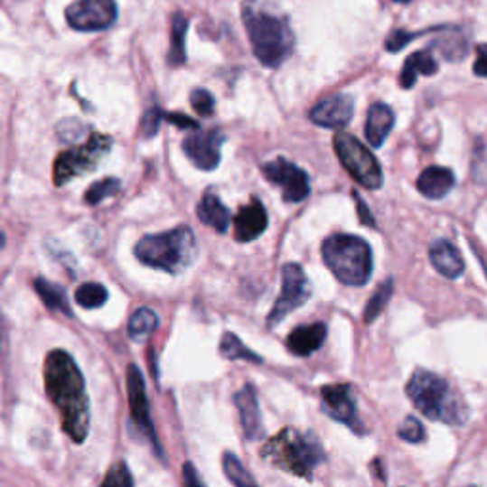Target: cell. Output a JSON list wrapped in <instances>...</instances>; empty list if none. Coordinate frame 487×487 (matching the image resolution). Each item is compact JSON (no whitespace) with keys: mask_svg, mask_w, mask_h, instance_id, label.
<instances>
[{"mask_svg":"<svg viewBox=\"0 0 487 487\" xmlns=\"http://www.w3.org/2000/svg\"><path fill=\"white\" fill-rule=\"evenodd\" d=\"M225 143V134L220 130H206L191 134L183 141V153L198 170L211 172L220 166L221 147Z\"/></svg>","mask_w":487,"mask_h":487,"instance_id":"obj_14","label":"cell"},{"mask_svg":"<svg viewBox=\"0 0 487 487\" xmlns=\"http://www.w3.org/2000/svg\"><path fill=\"white\" fill-rule=\"evenodd\" d=\"M46 394L61 415L65 435L82 444L89 430V398L84 375L65 351H52L44 362Z\"/></svg>","mask_w":487,"mask_h":487,"instance_id":"obj_1","label":"cell"},{"mask_svg":"<svg viewBox=\"0 0 487 487\" xmlns=\"http://www.w3.org/2000/svg\"><path fill=\"white\" fill-rule=\"evenodd\" d=\"M398 436L407 444H421L426 438V430L417 417L409 415V417H406L398 426Z\"/></svg>","mask_w":487,"mask_h":487,"instance_id":"obj_32","label":"cell"},{"mask_svg":"<svg viewBox=\"0 0 487 487\" xmlns=\"http://www.w3.org/2000/svg\"><path fill=\"white\" fill-rule=\"evenodd\" d=\"M436 73H438V61L435 60V56H432L430 50L413 52L402 67L400 86L404 89H411L415 86V82H417L419 75L432 77Z\"/></svg>","mask_w":487,"mask_h":487,"instance_id":"obj_22","label":"cell"},{"mask_svg":"<svg viewBox=\"0 0 487 487\" xmlns=\"http://www.w3.org/2000/svg\"><path fill=\"white\" fill-rule=\"evenodd\" d=\"M223 471L234 487H258L254 478H251V474L242 466L237 455L232 454L223 455Z\"/></svg>","mask_w":487,"mask_h":487,"instance_id":"obj_30","label":"cell"},{"mask_svg":"<svg viewBox=\"0 0 487 487\" xmlns=\"http://www.w3.org/2000/svg\"><path fill=\"white\" fill-rule=\"evenodd\" d=\"M333 149L345 168L356 182L371 191L383 187V170L373 153L354 136L339 132L333 139Z\"/></svg>","mask_w":487,"mask_h":487,"instance_id":"obj_8","label":"cell"},{"mask_svg":"<svg viewBox=\"0 0 487 487\" xmlns=\"http://www.w3.org/2000/svg\"><path fill=\"white\" fill-rule=\"evenodd\" d=\"M392 292H394V280L392 278H387L381 286L377 287L375 294L371 295L366 311H364V320L366 323H371L375 322L379 316H381V313L385 311V306L389 304L390 297H392Z\"/></svg>","mask_w":487,"mask_h":487,"instance_id":"obj_29","label":"cell"},{"mask_svg":"<svg viewBox=\"0 0 487 487\" xmlns=\"http://www.w3.org/2000/svg\"><path fill=\"white\" fill-rule=\"evenodd\" d=\"M322 407L337 423H342L354 430L356 435H362L364 426L360 425L358 409L354 400V390L351 385H326L320 390Z\"/></svg>","mask_w":487,"mask_h":487,"instance_id":"obj_13","label":"cell"},{"mask_svg":"<svg viewBox=\"0 0 487 487\" xmlns=\"http://www.w3.org/2000/svg\"><path fill=\"white\" fill-rule=\"evenodd\" d=\"M191 107L201 115V117H211L215 109V99L213 96L204 88H196L191 94Z\"/></svg>","mask_w":487,"mask_h":487,"instance_id":"obj_34","label":"cell"},{"mask_svg":"<svg viewBox=\"0 0 487 487\" xmlns=\"http://www.w3.org/2000/svg\"><path fill=\"white\" fill-rule=\"evenodd\" d=\"M34 290H37L41 301L48 306L50 311L61 313L65 316L73 314L69 297H67V294H65V290L61 286L53 284V282H50L46 278H37V280H34Z\"/></svg>","mask_w":487,"mask_h":487,"instance_id":"obj_24","label":"cell"},{"mask_svg":"<svg viewBox=\"0 0 487 487\" xmlns=\"http://www.w3.org/2000/svg\"><path fill=\"white\" fill-rule=\"evenodd\" d=\"M354 201H356V208H358L360 221H362V223L368 225V227H373V229H375V220H373V215H371L368 204L362 201V198H360L358 192H354Z\"/></svg>","mask_w":487,"mask_h":487,"instance_id":"obj_40","label":"cell"},{"mask_svg":"<svg viewBox=\"0 0 487 487\" xmlns=\"http://www.w3.org/2000/svg\"><path fill=\"white\" fill-rule=\"evenodd\" d=\"M323 263L347 286H364L373 273V254L366 240L352 234H333L322 244Z\"/></svg>","mask_w":487,"mask_h":487,"instance_id":"obj_6","label":"cell"},{"mask_svg":"<svg viewBox=\"0 0 487 487\" xmlns=\"http://www.w3.org/2000/svg\"><path fill=\"white\" fill-rule=\"evenodd\" d=\"M464 487H476V485H464Z\"/></svg>","mask_w":487,"mask_h":487,"instance_id":"obj_42","label":"cell"},{"mask_svg":"<svg viewBox=\"0 0 487 487\" xmlns=\"http://www.w3.org/2000/svg\"><path fill=\"white\" fill-rule=\"evenodd\" d=\"M113 139L103 134H92L82 145L61 153L53 162V183L58 187L73 182L75 177H82L94 172L101 160L111 153Z\"/></svg>","mask_w":487,"mask_h":487,"instance_id":"obj_7","label":"cell"},{"mask_svg":"<svg viewBox=\"0 0 487 487\" xmlns=\"http://www.w3.org/2000/svg\"><path fill=\"white\" fill-rule=\"evenodd\" d=\"M234 404L240 413V423L244 436L254 442L263 436V423H261V411H259V402L256 390L251 385H244L237 394H234Z\"/></svg>","mask_w":487,"mask_h":487,"instance_id":"obj_17","label":"cell"},{"mask_svg":"<svg viewBox=\"0 0 487 487\" xmlns=\"http://www.w3.org/2000/svg\"><path fill=\"white\" fill-rule=\"evenodd\" d=\"M428 258L432 267H435L444 278L457 280L464 275V259L455 244H451L445 239H438L430 244Z\"/></svg>","mask_w":487,"mask_h":487,"instance_id":"obj_18","label":"cell"},{"mask_svg":"<svg viewBox=\"0 0 487 487\" xmlns=\"http://www.w3.org/2000/svg\"><path fill=\"white\" fill-rule=\"evenodd\" d=\"M67 23L75 31L92 33L115 25L118 17L117 0H77L65 10Z\"/></svg>","mask_w":487,"mask_h":487,"instance_id":"obj_11","label":"cell"},{"mask_svg":"<svg viewBox=\"0 0 487 487\" xmlns=\"http://www.w3.org/2000/svg\"><path fill=\"white\" fill-rule=\"evenodd\" d=\"M394 111L385 103H373L368 111L366 122V139L371 147H383L389 134L394 128Z\"/></svg>","mask_w":487,"mask_h":487,"instance_id":"obj_21","label":"cell"},{"mask_svg":"<svg viewBox=\"0 0 487 487\" xmlns=\"http://www.w3.org/2000/svg\"><path fill=\"white\" fill-rule=\"evenodd\" d=\"M474 75L480 79H487V42L476 46V61H474Z\"/></svg>","mask_w":487,"mask_h":487,"instance_id":"obj_37","label":"cell"},{"mask_svg":"<svg viewBox=\"0 0 487 487\" xmlns=\"http://www.w3.org/2000/svg\"><path fill=\"white\" fill-rule=\"evenodd\" d=\"M242 22L248 29V39L251 42V50H254V56L261 65L276 69L290 58L295 39L286 20L246 6L242 10Z\"/></svg>","mask_w":487,"mask_h":487,"instance_id":"obj_5","label":"cell"},{"mask_svg":"<svg viewBox=\"0 0 487 487\" xmlns=\"http://www.w3.org/2000/svg\"><path fill=\"white\" fill-rule=\"evenodd\" d=\"M352 117H354V101L347 94H337L322 99L309 113V118L316 126L328 130L345 128V126L352 120Z\"/></svg>","mask_w":487,"mask_h":487,"instance_id":"obj_15","label":"cell"},{"mask_svg":"<svg viewBox=\"0 0 487 487\" xmlns=\"http://www.w3.org/2000/svg\"><path fill=\"white\" fill-rule=\"evenodd\" d=\"M407 398L426 419L445 425H464L468 407L461 396L438 373L417 370L406 385Z\"/></svg>","mask_w":487,"mask_h":487,"instance_id":"obj_2","label":"cell"},{"mask_svg":"<svg viewBox=\"0 0 487 487\" xmlns=\"http://www.w3.org/2000/svg\"><path fill=\"white\" fill-rule=\"evenodd\" d=\"M261 457L282 471L299 478H313L314 468L323 463L322 444L313 432H299L297 428H284L276 436L268 438L261 447Z\"/></svg>","mask_w":487,"mask_h":487,"instance_id":"obj_3","label":"cell"},{"mask_svg":"<svg viewBox=\"0 0 487 487\" xmlns=\"http://www.w3.org/2000/svg\"><path fill=\"white\" fill-rule=\"evenodd\" d=\"M392 3H396V5H409L411 0H392Z\"/></svg>","mask_w":487,"mask_h":487,"instance_id":"obj_41","label":"cell"},{"mask_svg":"<svg viewBox=\"0 0 487 487\" xmlns=\"http://www.w3.org/2000/svg\"><path fill=\"white\" fill-rule=\"evenodd\" d=\"M263 175L268 183L282 189V198L286 202L297 204L303 202L311 192L309 173L295 166L294 162L286 158H275L263 164Z\"/></svg>","mask_w":487,"mask_h":487,"instance_id":"obj_10","label":"cell"},{"mask_svg":"<svg viewBox=\"0 0 487 487\" xmlns=\"http://www.w3.org/2000/svg\"><path fill=\"white\" fill-rule=\"evenodd\" d=\"M156 326H158L156 313L149 309V306H141V309H137L130 318L128 335L134 342H143L153 335Z\"/></svg>","mask_w":487,"mask_h":487,"instance_id":"obj_26","label":"cell"},{"mask_svg":"<svg viewBox=\"0 0 487 487\" xmlns=\"http://www.w3.org/2000/svg\"><path fill=\"white\" fill-rule=\"evenodd\" d=\"M101 487H134V478L126 463H115L107 473Z\"/></svg>","mask_w":487,"mask_h":487,"instance_id":"obj_33","label":"cell"},{"mask_svg":"<svg viewBox=\"0 0 487 487\" xmlns=\"http://www.w3.org/2000/svg\"><path fill=\"white\" fill-rule=\"evenodd\" d=\"M196 215L204 225L215 229L221 234L227 232V229L230 225V213H229L227 206L220 201V196L213 194V192H206L202 196V201L198 202V206H196Z\"/></svg>","mask_w":487,"mask_h":487,"instance_id":"obj_23","label":"cell"},{"mask_svg":"<svg viewBox=\"0 0 487 487\" xmlns=\"http://www.w3.org/2000/svg\"><path fill=\"white\" fill-rule=\"evenodd\" d=\"M268 215L258 198H251L249 204L242 206L234 218V239L239 242H254L267 230Z\"/></svg>","mask_w":487,"mask_h":487,"instance_id":"obj_16","label":"cell"},{"mask_svg":"<svg viewBox=\"0 0 487 487\" xmlns=\"http://www.w3.org/2000/svg\"><path fill=\"white\" fill-rule=\"evenodd\" d=\"M126 385H128V400H130V411H132V421L137 426L143 436H147V440L155 445V451L162 457L158 436L155 432L153 421H151V409H149V400H147V390H145V379L136 364L128 366V373H126Z\"/></svg>","mask_w":487,"mask_h":487,"instance_id":"obj_12","label":"cell"},{"mask_svg":"<svg viewBox=\"0 0 487 487\" xmlns=\"http://www.w3.org/2000/svg\"><path fill=\"white\" fill-rule=\"evenodd\" d=\"M164 120H168L170 124L177 126V128L182 130H198V122H194L192 118L185 117V115H179V113H166L164 115Z\"/></svg>","mask_w":487,"mask_h":487,"instance_id":"obj_38","label":"cell"},{"mask_svg":"<svg viewBox=\"0 0 487 487\" xmlns=\"http://www.w3.org/2000/svg\"><path fill=\"white\" fill-rule=\"evenodd\" d=\"M164 115L166 113H162L160 111V107H149L145 117H143V122H141V132L145 137H155L158 134V128H160V124L162 120H164Z\"/></svg>","mask_w":487,"mask_h":487,"instance_id":"obj_36","label":"cell"},{"mask_svg":"<svg viewBox=\"0 0 487 487\" xmlns=\"http://www.w3.org/2000/svg\"><path fill=\"white\" fill-rule=\"evenodd\" d=\"M120 191V182L117 177H107L101 179V182L94 183L84 194V202L89 206H98L101 204L105 198H111Z\"/></svg>","mask_w":487,"mask_h":487,"instance_id":"obj_31","label":"cell"},{"mask_svg":"<svg viewBox=\"0 0 487 487\" xmlns=\"http://www.w3.org/2000/svg\"><path fill=\"white\" fill-rule=\"evenodd\" d=\"M75 299L82 309H99V306H103L107 299H109V294H107L105 286L98 282H86L77 287Z\"/></svg>","mask_w":487,"mask_h":487,"instance_id":"obj_28","label":"cell"},{"mask_svg":"<svg viewBox=\"0 0 487 487\" xmlns=\"http://www.w3.org/2000/svg\"><path fill=\"white\" fill-rule=\"evenodd\" d=\"M326 337H328L326 323L316 322V323H309V326H299L297 330H294L290 335H287L286 345L292 354L306 358L314 354L323 345Z\"/></svg>","mask_w":487,"mask_h":487,"instance_id":"obj_19","label":"cell"},{"mask_svg":"<svg viewBox=\"0 0 487 487\" xmlns=\"http://www.w3.org/2000/svg\"><path fill=\"white\" fill-rule=\"evenodd\" d=\"M189 29V20L183 14H175L172 17V33H170V52L168 63L172 67L185 65L187 52H185V37Z\"/></svg>","mask_w":487,"mask_h":487,"instance_id":"obj_25","label":"cell"},{"mask_svg":"<svg viewBox=\"0 0 487 487\" xmlns=\"http://www.w3.org/2000/svg\"><path fill=\"white\" fill-rule=\"evenodd\" d=\"M198 244L189 227H175L168 232L149 234L136 246V258L147 267L182 275L196 261Z\"/></svg>","mask_w":487,"mask_h":487,"instance_id":"obj_4","label":"cell"},{"mask_svg":"<svg viewBox=\"0 0 487 487\" xmlns=\"http://www.w3.org/2000/svg\"><path fill=\"white\" fill-rule=\"evenodd\" d=\"M423 33H407L404 29H396L392 31L389 37H387V42H385V48L387 52L390 53H396V52H400L404 50L411 41H415L417 37H421Z\"/></svg>","mask_w":487,"mask_h":487,"instance_id":"obj_35","label":"cell"},{"mask_svg":"<svg viewBox=\"0 0 487 487\" xmlns=\"http://www.w3.org/2000/svg\"><path fill=\"white\" fill-rule=\"evenodd\" d=\"M455 187V173L444 166H430L417 179V191L428 201H442Z\"/></svg>","mask_w":487,"mask_h":487,"instance_id":"obj_20","label":"cell"},{"mask_svg":"<svg viewBox=\"0 0 487 487\" xmlns=\"http://www.w3.org/2000/svg\"><path fill=\"white\" fill-rule=\"evenodd\" d=\"M183 487H206L201 476H198L192 463L183 464Z\"/></svg>","mask_w":487,"mask_h":487,"instance_id":"obj_39","label":"cell"},{"mask_svg":"<svg viewBox=\"0 0 487 487\" xmlns=\"http://www.w3.org/2000/svg\"><path fill=\"white\" fill-rule=\"evenodd\" d=\"M311 297V284L304 270L297 263H287L282 270V292L270 311L267 323L270 328L280 323L287 314H292Z\"/></svg>","mask_w":487,"mask_h":487,"instance_id":"obj_9","label":"cell"},{"mask_svg":"<svg viewBox=\"0 0 487 487\" xmlns=\"http://www.w3.org/2000/svg\"><path fill=\"white\" fill-rule=\"evenodd\" d=\"M220 352L227 360H246V362L261 364L263 358L258 356L254 351H249L244 342L234 335V333H223L221 342H220Z\"/></svg>","mask_w":487,"mask_h":487,"instance_id":"obj_27","label":"cell"}]
</instances>
